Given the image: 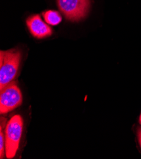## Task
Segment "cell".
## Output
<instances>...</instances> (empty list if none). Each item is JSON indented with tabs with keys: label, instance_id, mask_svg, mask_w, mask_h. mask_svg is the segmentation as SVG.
<instances>
[{
	"label": "cell",
	"instance_id": "cell-1",
	"mask_svg": "<svg viewBox=\"0 0 141 159\" xmlns=\"http://www.w3.org/2000/svg\"><path fill=\"white\" fill-rule=\"evenodd\" d=\"M21 53L17 50L0 53V91L12 83L16 77L21 60Z\"/></svg>",
	"mask_w": 141,
	"mask_h": 159
},
{
	"label": "cell",
	"instance_id": "cell-2",
	"mask_svg": "<svg viewBox=\"0 0 141 159\" xmlns=\"http://www.w3.org/2000/svg\"><path fill=\"white\" fill-rule=\"evenodd\" d=\"M24 128V120L20 115L13 116L7 122L5 130V150L7 158H12L16 155Z\"/></svg>",
	"mask_w": 141,
	"mask_h": 159
},
{
	"label": "cell",
	"instance_id": "cell-3",
	"mask_svg": "<svg viewBox=\"0 0 141 159\" xmlns=\"http://www.w3.org/2000/svg\"><path fill=\"white\" fill-rule=\"evenodd\" d=\"M59 10L71 21H79L84 19L89 10V0H57Z\"/></svg>",
	"mask_w": 141,
	"mask_h": 159
},
{
	"label": "cell",
	"instance_id": "cell-4",
	"mask_svg": "<svg viewBox=\"0 0 141 159\" xmlns=\"http://www.w3.org/2000/svg\"><path fill=\"white\" fill-rule=\"evenodd\" d=\"M0 113L6 114L22 103V94L17 83L13 81L0 91Z\"/></svg>",
	"mask_w": 141,
	"mask_h": 159
},
{
	"label": "cell",
	"instance_id": "cell-5",
	"mask_svg": "<svg viewBox=\"0 0 141 159\" xmlns=\"http://www.w3.org/2000/svg\"><path fill=\"white\" fill-rule=\"evenodd\" d=\"M26 24L31 34L37 39L45 38L53 34L50 25L43 21L39 15L30 16L27 19Z\"/></svg>",
	"mask_w": 141,
	"mask_h": 159
},
{
	"label": "cell",
	"instance_id": "cell-6",
	"mask_svg": "<svg viewBox=\"0 0 141 159\" xmlns=\"http://www.w3.org/2000/svg\"><path fill=\"white\" fill-rule=\"evenodd\" d=\"M45 22L50 25H57L62 21L59 13L55 10H47L42 13Z\"/></svg>",
	"mask_w": 141,
	"mask_h": 159
},
{
	"label": "cell",
	"instance_id": "cell-7",
	"mask_svg": "<svg viewBox=\"0 0 141 159\" xmlns=\"http://www.w3.org/2000/svg\"><path fill=\"white\" fill-rule=\"evenodd\" d=\"M7 125V119L1 118V125H0V158H4L6 155L5 150V129Z\"/></svg>",
	"mask_w": 141,
	"mask_h": 159
},
{
	"label": "cell",
	"instance_id": "cell-8",
	"mask_svg": "<svg viewBox=\"0 0 141 159\" xmlns=\"http://www.w3.org/2000/svg\"><path fill=\"white\" fill-rule=\"evenodd\" d=\"M138 138H139V143L141 147V129H139V133H138Z\"/></svg>",
	"mask_w": 141,
	"mask_h": 159
},
{
	"label": "cell",
	"instance_id": "cell-9",
	"mask_svg": "<svg viewBox=\"0 0 141 159\" xmlns=\"http://www.w3.org/2000/svg\"><path fill=\"white\" fill-rule=\"evenodd\" d=\"M139 122H140V124H141V114H140V118H139Z\"/></svg>",
	"mask_w": 141,
	"mask_h": 159
}]
</instances>
